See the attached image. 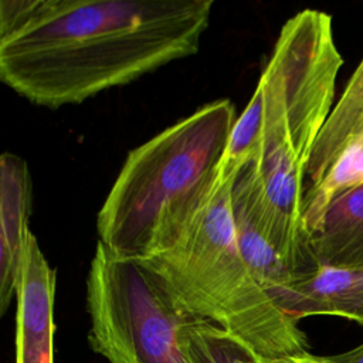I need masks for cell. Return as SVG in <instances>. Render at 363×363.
Here are the masks:
<instances>
[{
	"mask_svg": "<svg viewBox=\"0 0 363 363\" xmlns=\"http://www.w3.org/2000/svg\"><path fill=\"white\" fill-rule=\"evenodd\" d=\"M213 0H31L0 37V79L57 109L197 54Z\"/></svg>",
	"mask_w": 363,
	"mask_h": 363,
	"instance_id": "6da1fadb",
	"label": "cell"
},
{
	"mask_svg": "<svg viewBox=\"0 0 363 363\" xmlns=\"http://www.w3.org/2000/svg\"><path fill=\"white\" fill-rule=\"evenodd\" d=\"M343 65L332 16L303 9L281 27L271 57L234 125L217 183L250 164L258 223L296 274L313 269L302 221L306 172L332 112Z\"/></svg>",
	"mask_w": 363,
	"mask_h": 363,
	"instance_id": "7a4b0ae2",
	"label": "cell"
},
{
	"mask_svg": "<svg viewBox=\"0 0 363 363\" xmlns=\"http://www.w3.org/2000/svg\"><path fill=\"white\" fill-rule=\"evenodd\" d=\"M237 118L216 99L132 149L98 211V240L140 261L173 248L216 190Z\"/></svg>",
	"mask_w": 363,
	"mask_h": 363,
	"instance_id": "3957f363",
	"label": "cell"
},
{
	"mask_svg": "<svg viewBox=\"0 0 363 363\" xmlns=\"http://www.w3.org/2000/svg\"><path fill=\"white\" fill-rule=\"evenodd\" d=\"M234 179L217 183L200 217L173 248L145 262L187 311L238 337L262 360L308 353L299 320L277 305L240 251L231 213Z\"/></svg>",
	"mask_w": 363,
	"mask_h": 363,
	"instance_id": "277c9868",
	"label": "cell"
},
{
	"mask_svg": "<svg viewBox=\"0 0 363 363\" xmlns=\"http://www.w3.org/2000/svg\"><path fill=\"white\" fill-rule=\"evenodd\" d=\"M88 340L108 363H187V311L145 261L121 257L96 241L86 277Z\"/></svg>",
	"mask_w": 363,
	"mask_h": 363,
	"instance_id": "5b68a950",
	"label": "cell"
},
{
	"mask_svg": "<svg viewBox=\"0 0 363 363\" xmlns=\"http://www.w3.org/2000/svg\"><path fill=\"white\" fill-rule=\"evenodd\" d=\"M57 271L28 233L16 288V363H54Z\"/></svg>",
	"mask_w": 363,
	"mask_h": 363,
	"instance_id": "8992f818",
	"label": "cell"
},
{
	"mask_svg": "<svg viewBox=\"0 0 363 363\" xmlns=\"http://www.w3.org/2000/svg\"><path fill=\"white\" fill-rule=\"evenodd\" d=\"M275 302L291 318L330 315L363 325V265H323L295 275L275 294Z\"/></svg>",
	"mask_w": 363,
	"mask_h": 363,
	"instance_id": "52a82bcc",
	"label": "cell"
},
{
	"mask_svg": "<svg viewBox=\"0 0 363 363\" xmlns=\"http://www.w3.org/2000/svg\"><path fill=\"white\" fill-rule=\"evenodd\" d=\"M33 182L27 162L11 152L0 157V313L16 296L31 216Z\"/></svg>",
	"mask_w": 363,
	"mask_h": 363,
	"instance_id": "ba28073f",
	"label": "cell"
},
{
	"mask_svg": "<svg viewBox=\"0 0 363 363\" xmlns=\"http://www.w3.org/2000/svg\"><path fill=\"white\" fill-rule=\"evenodd\" d=\"M316 264L363 265V186L337 196L309 238Z\"/></svg>",
	"mask_w": 363,
	"mask_h": 363,
	"instance_id": "9c48e42d",
	"label": "cell"
},
{
	"mask_svg": "<svg viewBox=\"0 0 363 363\" xmlns=\"http://www.w3.org/2000/svg\"><path fill=\"white\" fill-rule=\"evenodd\" d=\"M357 140H363V57L316 140L306 172L305 190L316 186L340 153Z\"/></svg>",
	"mask_w": 363,
	"mask_h": 363,
	"instance_id": "30bf717a",
	"label": "cell"
},
{
	"mask_svg": "<svg viewBox=\"0 0 363 363\" xmlns=\"http://www.w3.org/2000/svg\"><path fill=\"white\" fill-rule=\"evenodd\" d=\"M363 186V140L349 145L323 179L303 191L302 221L311 235L319 228L330 203L340 194Z\"/></svg>",
	"mask_w": 363,
	"mask_h": 363,
	"instance_id": "8fae6325",
	"label": "cell"
},
{
	"mask_svg": "<svg viewBox=\"0 0 363 363\" xmlns=\"http://www.w3.org/2000/svg\"><path fill=\"white\" fill-rule=\"evenodd\" d=\"M183 343L187 363H264L242 340L201 318L186 328Z\"/></svg>",
	"mask_w": 363,
	"mask_h": 363,
	"instance_id": "7c38bea8",
	"label": "cell"
},
{
	"mask_svg": "<svg viewBox=\"0 0 363 363\" xmlns=\"http://www.w3.org/2000/svg\"><path fill=\"white\" fill-rule=\"evenodd\" d=\"M264 363H332L328 356H315L308 353L303 354H296V356H288V357H281V359H274V360H264Z\"/></svg>",
	"mask_w": 363,
	"mask_h": 363,
	"instance_id": "4fadbf2b",
	"label": "cell"
},
{
	"mask_svg": "<svg viewBox=\"0 0 363 363\" xmlns=\"http://www.w3.org/2000/svg\"><path fill=\"white\" fill-rule=\"evenodd\" d=\"M328 359L332 363H363V343L345 353L328 356Z\"/></svg>",
	"mask_w": 363,
	"mask_h": 363,
	"instance_id": "5bb4252c",
	"label": "cell"
}]
</instances>
